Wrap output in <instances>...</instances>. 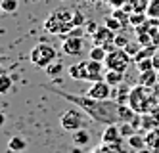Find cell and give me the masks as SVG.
I'll list each match as a JSON object with an SVG mask.
<instances>
[{
  "instance_id": "26",
  "label": "cell",
  "mask_w": 159,
  "mask_h": 153,
  "mask_svg": "<svg viewBox=\"0 0 159 153\" xmlns=\"http://www.w3.org/2000/svg\"><path fill=\"white\" fill-rule=\"evenodd\" d=\"M157 126V119L153 117V113H144L142 115V128H146V130H152V128Z\"/></svg>"
},
{
  "instance_id": "31",
  "label": "cell",
  "mask_w": 159,
  "mask_h": 153,
  "mask_svg": "<svg viewBox=\"0 0 159 153\" xmlns=\"http://www.w3.org/2000/svg\"><path fill=\"white\" fill-rule=\"evenodd\" d=\"M142 50V44L138 42V40H136V42H130L129 46H127V48H125V52H127L130 57H132V60H134V57H136V54H138Z\"/></svg>"
},
{
  "instance_id": "19",
  "label": "cell",
  "mask_w": 159,
  "mask_h": 153,
  "mask_svg": "<svg viewBox=\"0 0 159 153\" xmlns=\"http://www.w3.org/2000/svg\"><path fill=\"white\" fill-rule=\"evenodd\" d=\"M127 142H129V146H130L132 149H136V151L148 147V146H146V136H142V134H138V132L132 134L130 138H127Z\"/></svg>"
},
{
  "instance_id": "28",
  "label": "cell",
  "mask_w": 159,
  "mask_h": 153,
  "mask_svg": "<svg viewBox=\"0 0 159 153\" xmlns=\"http://www.w3.org/2000/svg\"><path fill=\"white\" fill-rule=\"evenodd\" d=\"M146 14H148V17H155V19H159V0H150Z\"/></svg>"
},
{
  "instance_id": "34",
  "label": "cell",
  "mask_w": 159,
  "mask_h": 153,
  "mask_svg": "<svg viewBox=\"0 0 159 153\" xmlns=\"http://www.w3.org/2000/svg\"><path fill=\"white\" fill-rule=\"evenodd\" d=\"M84 29H86V33L90 34V37H92V34H96V31L100 29V25L96 21H86V25H84Z\"/></svg>"
},
{
  "instance_id": "24",
  "label": "cell",
  "mask_w": 159,
  "mask_h": 153,
  "mask_svg": "<svg viewBox=\"0 0 159 153\" xmlns=\"http://www.w3.org/2000/svg\"><path fill=\"white\" fill-rule=\"evenodd\" d=\"M104 25H107L111 31H115V33H119L125 25H123V23L115 17V16H106V19H104Z\"/></svg>"
},
{
  "instance_id": "2",
  "label": "cell",
  "mask_w": 159,
  "mask_h": 153,
  "mask_svg": "<svg viewBox=\"0 0 159 153\" xmlns=\"http://www.w3.org/2000/svg\"><path fill=\"white\" fill-rule=\"evenodd\" d=\"M73 16H75V10H69V8H60V10L52 11V14L44 19V31L52 33V34H60V37H65L69 31L75 29Z\"/></svg>"
},
{
  "instance_id": "17",
  "label": "cell",
  "mask_w": 159,
  "mask_h": 153,
  "mask_svg": "<svg viewBox=\"0 0 159 153\" xmlns=\"http://www.w3.org/2000/svg\"><path fill=\"white\" fill-rule=\"evenodd\" d=\"M8 149H10V151H16V153L25 151V149H27V140L21 138V136H14V138L8 142Z\"/></svg>"
},
{
  "instance_id": "6",
  "label": "cell",
  "mask_w": 159,
  "mask_h": 153,
  "mask_svg": "<svg viewBox=\"0 0 159 153\" xmlns=\"http://www.w3.org/2000/svg\"><path fill=\"white\" fill-rule=\"evenodd\" d=\"M130 61H132V57L125 52V50L117 48L115 52H109V54H107V57H106L104 63H106L107 69H113V71L125 73V71H127V67L130 65Z\"/></svg>"
},
{
  "instance_id": "11",
  "label": "cell",
  "mask_w": 159,
  "mask_h": 153,
  "mask_svg": "<svg viewBox=\"0 0 159 153\" xmlns=\"http://www.w3.org/2000/svg\"><path fill=\"white\" fill-rule=\"evenodd\" d=\"M69 77L75 80H88V65L86 61H79L69 67Z\"/></svg>"
},
{
  "instance_id": "9",
  "label": "cell",
  "mask_w": 159,
  "mask_h": 153,
  "mask_svg": "<svg viewBox=\"0 0 159 153\" xmlns=\"http://www.w3.org/2000/svg\"><path fill=\"white\" fill-rule=\"evenodd\" d=\"M123 132L119 124H106L102 132V144H121L123 142Z\"/></svg>"
},
{
  "instance_id": "25",
  "label": "cell",
  "mask_w": 159,
  "mask_h": 153,
  "mask_svg": "<svg viewBox=\"0 0 159 153\" xmlns=\"http://www.w3.org/2000/svg\"><path fill=\"white\" fill-rule=\"evenodd\" d=\"M12 86H14V80H12V77L4 73L2 77H0V94H8L10 90H12Z\"/></svg>"
},
{
  "instance_id": "14",
  "label": "cell",
  "mask_w": 159,
  "mask_h": 153,
  "mask_svg": "<svg viewBox=\"0 0 159 153\" xmlns=\"http://www.w3.org/2000/svg\"><path fill=\"white\" fill-rule=\"evenodd\" d=\"M73 144L79 146V147H84L90 144V132L86 130V128H81V130L73 132Z\"/></svg>"
},
{
  "instance_id": "23",
  "label": "cell",
  "mask_w": 159,
  "mask_h": 153,
  "mask_svg": "<svg viewBox=\"0 0 159 153\" xmlns=\"http://www.w3.org/2000/svg\"><path fill=\"white\" fill-rule=\"evenodd\" d=\"M0 8H2L4 14L12 16V14H16L17 8H19V0H2V2H0Z\"/></svg>"
},
{
  "instance_id": "4",
  "label": "cell",
  "mask_w": 159,
  "mask_h": 153,
  "mask_svg": "<svg viewBox=\"0 0 159 153\" xmlns=\"http://www.w3.org/2000/svg\"><path fill=\"white\" fill-rule=\"evenodd\" d=\"M29 60H31L33 65H37L40 69H46L52 61L58 60V50H56L52 44H48V42H39L37 46L31 48Z\"/></svg>"
},
{
  "instance_id": "16",
  "label": "cell",
  "mask_w": 159,
  "mask_h": 153,
  "mask_svg": "<svg viewBox=\"0 0 159 153\" xmlns=\"http://www.w3.org/2000/svg\"><path fill=\"white\" fill-rule=\"evenodd\" d=\"M123 73L121 71H113V69H107V71H106V82H107V84H111L113 88H117L119 84H123Z\"/></svg>"
},
{
  "instance_id": "35",
  "label": "cell",
  "mask_w": 159,
  "mask_h": 153,
  "mask_svg": "<svg viewBox=\"0 0 159 153\" xmlns=\"http://www.w3.org/2000/svg\"><path fill=\"white\" fill-rule=\"evenodd\" d=\"M152 61H153V69H155V71H159V52H155V54H153Z\"/></svg>"
},
{
  "instance_id": "32",
  "label": "cell",
  "mask_w": 159,
  "mask_h": 153,
  "mask_svg": "<svg viewBox=\"0 0 159 153\" xmlns=\"http://www.w3.org/2000/svg\"><path fill=\"white\" fill-rule=\"evenodd\" d=\"M73 25L75 27H84L86 25V17L81 10H75V16H73Z\"/></svg>"
},
{
  "instance_id": "38",
  "label": "cell",
  "mask_w": 159,
  "mask_h": 153,
  "mask_svg": "<svg viewBox=\"0 0 159 153\" xmlns=\"http://www.w3.org/2000/svg\"><path fill=\"white\" fill-rule=\"evenodd\" d=\"M31 2H39V0H31Z\"/></svg>"
},
{
  "instance_id": "37",
  "label": "cell",
  "mask_w": 159,
  "mask_h": 153,
  "mask_svg": "<svg viewBox=\"0 0 159 153\" xmlns=\"http://www.w3.org/2000/svg\"><path fill=\"white\" fill-rule=\"evenodd\" d=\"M86 2H100V0H86Z\"/></svg>"
},
{
  "instance_id": "33",
  "label": "cell",
  "mask_w": 159,
  "mask_h": 153,
  "mask_svg": "<svg viewBox=\"0 0 159 153\" xmlns=\"http://www.w3.org/2000/svg\"><path fill=\"white\" fill-rule=\"evenodd\" d=\"M121 132H123L125 138H130L132 134H136V128H134L132 123H121Z\"/></svg>"
},
{
  "instance_id": "15",
  "label": "cell",
  "mask_w": 159,
  "mask_h": 153,
  "mask_svg": "<svg viewBox=\"0 0 159 153\" xmlns=\"http://www.w3.org/2000/svg\"><path fill=\"white\" fill-rule=\"evenodd\" d=\"M146 146L153 151H159V128H152L146 132Z\"/></svg>"
},
{
  "instance_id": "36",
  "label": "cell",
  "mask_w": 159,
  "mask_h": 153,
  "mask_svg": "<svg viewBox=\"0 0 159 153\" xmlns=\"http://www.w3.org/2000/svg\"><path fill=\"white\" fill-rule=\"evenodd\" d=\"M136 153H155L153 149H150V147H144V149H138Z\"/></svg>"
},
{
  "instance_id": "22",
  "label": "cell",
  "mask_w": 159,
  "mask_h": 153,
  "mask_svg": "<svg viewBox=\"0 0 159 153\" xmlns=\"http://www.w3.org/2000/svg\"><path fill=\"white\" fill-rule=\"evenodd\" d=\"M146 21H148V14H144V11H134V14H130V19H129L130 27H134V29L144 25Z\"/></svg>"
},
{
  "instance_id": "27",
  "label": "cell",
  "mask_w": 159,
  "mask_h": 153,
  "mask_svg": "<svg viewBox=\"0 0 159 153\" xmlns=\"http://www.w3.org/2000/svg\"><path fill=\"white\" fill-rule=\"evenodd\" d=\"M111 16H115V17H117V19L123 23L125 27H127V25H130V23H129V19H130V14H129V11H125L123 8H115Z\"/></svg>"
},
{
  "instance_id": "5",
  "label": "cell",
  "mask_w": 159,
  "mask_h": 153,
  "mask_svg": "<svg viewBox=\"0 0 159 153\" xmlns=\"http://www.w3.org/2000/svg\"><path fill=\"white\" fill-rule=\"evenodd\" d=\"M84 115L86 113L83 109L71 107V109H67L65 113L60 115V124L67 132H77V130H81V128H84V124H86V117Z\"/></svg>"
},
{
  "instance_id": "30",
  "label": "cell",
  "mask_w": 159,
  "mask_h": 153,
  "mask_svg": "<svg viewBox=\"0 0 159 153\" xmlns=\"http://www.w3.org/2000/svg\"><path fill=\"white\" fill-rule=\"evenodd\" d=\"M113 42H115V46H117V48H121V50H125V48L130 44L129 37H127V34H123V33H117V34H115V40H113Z\"/></svg>"
},
{
  "instance_id": "7",
  "label": "cell",
  "mask_w": 159,
  "mask_h": 153,
  "mask_svg": "<svg viewBox=\"0 0 159 153\" xmlns=\"http://www.w3.org/2000/svg\"><path fill=\"white\" fill-rule=\"evenodd\" d=\"M111 84H107L106 80H98V82H92L90 84V88L86 90V94L90 98H94V100H111L113 96V92H111Z\"/></svg>"
},
{
  "instance_id": "20",
  "label": "cell",
  "mask_w": 159,
  "mask_h": 153,
  "mask_svg": "<svg viewBox=\"0 0 159 153\" xmlns=\"http://www.w3.org/2000/svg\"><path fill=\"white\" fill-rule=\"evenodd\" d=\"M130 90H132V88H129L127 84H119L117 90H115V92H117V100H115V101H117V103H129Z\"/></svg>"
},
{
  "instance_id": "18",
  "label": "cell",
  "mask_w": 159,
  "mask_h": 153,
  "mask_svg": "<svg viewBox=\"0 0 159 153\" xmlns=\"http://www.w3.org/2000/svg\"><path fill=\"white\" fill-rule=\"evenodd\" d=\"M88 57H90V60H96V61H106V57H107V50L104 48V46H100V44H94L92 48H90Z\"/></svg>"
},
{
  "instance_id": "1",
  "label": "cell",
  "mask_w": 159,
  "mask_h": 153,
  "mask_svg": "<svg viewBox=\"0 0 159 153\" xmlns=\"http://www.w3.org/2000/svg\"><path fill=\"white\" fill-rule=\"evenodd\" d=\"M60 98L67 100L69 103L81 107L90 119L98 124H117L119 119V103L115 100H94L88 94H69V92H56Z\"/></svg>"
},
{
  "instance_id": "3",
  "label": "cell",
  "mask_w": 159,
  "mask_h": 153,
  "mask_svg": "<svg viewBox=\"0 0 159 153\" xmlns=\"http://www.w3.org/2000/svg\"><path fill=\"white\" fill-rule=\"evenodd\" d=\"M129 105L136 111V113H150L153 109V105H155V98H153V90L152 88H148V86H134L130 90V98H129Z\"/></svg>"
},
{
  "instance_id": "10",
  "label": "cell",
  "mask_w": 159,
  "mask_h": 153,
  "mask_svg": "<svg viewBox=\"0 0 159 153\" xmlns=\"http://www.w3.org/2000/svg\"><path fill=\"white\" fill-rule=\"evenodd\" d=\"M115 31H111L107 25H104L102 27L100 25V29L96 31V34H92V38H94V44H100V46H104V44H107V42H113L115 40Z\"/></svg>"
},
{
  "instance_id": "8",
  "label": "cell",
  "mask_w": 159,
  "mask_h": 153,
  "mask_svg": "<svg viewBox=\"0 0 159 153\" xmlns=\"http://www.w3.org/2000/svg\"><path fill=\"white\" fill-rule=\"evenodd\" d=\"M61 50L67 56H75V57L81 56L84 52V38L83 37H67V38H63Z\"/></svg>"
},
{
  "instance_id": "21",
  "label": "cell",
  "mask_w": 159,
  "mask_h": 153,
  "mask_svg": "<svg viewBox=\"0 0 159 153\" xmlns=\"http://www.w3.org/2000/svg\"><path fill=\"white\" fill-rule=\"evenodd\" d=\"M61 73H63V63H61V61H52V63L46 67V75H48L50 79H58Z\"/></svg>"
},
{
  "instance_id": "29",
  "label": "cell",
  "mask_w": 159,
  "mask_h": 153,
  "mask_svg": "<svg viewBox=\"0 0 159 153\" xmlns=\"http://www.w3.org/2000/svg\"><path fill=\"white\" fill-rule=\"evenodd\" d=\"M134 63H136V69H138L140 73H144V71H150V69H153V61H152V57H146V60L134 61Z\"/></svg>"
},
{
  "instance_id": "13",
  "label": "cell",
  "mask_w": 159,
  "mask_h": 153,
  "mask_svg": "<svg viewBox=\"0 0 159 153\" xmlns=\"http://www.w3.org/2000/svg\"><path fill=\"white\" fill-rule=\"evenodd\" d=\"M138 115L129 103H119V119H121V123H130L134 117Z\"/></svg>"
},
{
  "instance_id": "12",
  "label": "cell",
  "mask_w": 159,
  "mask_h": 153,
  "mask_svg": "<svg viewBox=\"0 0 159 153\" xmlns=\"http://www.w3.org/2000/svg\"><path fill=\"white\" fill-rule=\"evenodd\" d=\"M138 82H140L142 86L153 88V84H155V82H159V77H157V73H155V69H150V71H144V73H140V79H138Z\"/></svg>"
}]
</instances>
